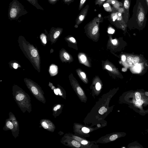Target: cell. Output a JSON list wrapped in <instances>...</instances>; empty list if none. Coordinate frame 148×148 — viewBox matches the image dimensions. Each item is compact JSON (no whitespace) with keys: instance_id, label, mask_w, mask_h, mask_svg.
<instances>
[{"instance_id":"cell-1","label":"cell","mask_w":148,"mask_h":148,"mask_svg":"<svg viewBox=\"0 0 148 148\" xmlns=\"http://www.w3.org/2000/svg\"><path fill=\"white\" fill-rule=\"evenodd\" d=\"M148 12V8L144 0H136L132 16L126 24L127 27L130 29L143 30L146 25Z\"/></svg>"},{"instance_id":"cell-2","label":"cell","mask_w":148,"mask_h":148,"mask_svg":"<svg viewBox=\"0 0 148 148\" xmlns=\"http://www.w3.org/2000/svg\"><path fill=\"white\" fill-rule=\"evenodd\" d=\"M28 12L24 5L17 0H13L9 4L8 16L11 21L17 20Z\"/></svg>"},{"instance_id":"cell-3","label":"cell","mask_w":148,"mask_h":148,"mask_svg":"<svg viewBox=\"0 0 148 148\" xmlns=\"http://www.w3.org/2000/svg\"><path fill=\"white\" fill-rule=\"evenodd\" d=\"M108 20L112 23H118L121 28L125 29L127 25L124 19L123 14L113 7V11L108 16Z\"/></svg>"},{"instance_id":"cell-4","label":"cell","mask_w":148,"mask_h":148,"mask_svg":"<svg viewBox=\"0 0 148 148\" xmlns=\"http://www.w3.org/2000/svg\"><path fill=\"white\" fill-rule=\"evenodd\" d=\"M27 47L28 48L27 49L28 50H27V52L28 53V56L30 57V59H32V60H33V63L35 62L36 66L37 67H38L39 66V58L37 51L33 45H28Z\"/></svg>"},{"instance_id":"cell-5","label":"cell","mask_w":148,"mask_h":148,"mask_svg":"<svg viewBox=\"0 0 148 148\" xmlns=\"http://www.w3.org/2000/svg\"><path fill=\"white\" fill-rule=\"evenodd\" d=\"M89 8V5L88 4H87L82 9L76 19V24L75 25V27H78V25L85 19L87 15Z\"/></svg>"},{"instance_id":"cell-6","label":"cell","mask_w":148,"mask_h":148,"mask_svg":"<svg viewBox=\"0 0 148 148\" xmlns=\"http://www.w3.org/2000/svg\"><path fill=\"white\" fill-rule=\"evenodd\" d=\"M121 2L122 3L123 7L124 10L123 16L125 22L127 24L130 18V8L131 0H122Z\"/></svg>"},{"instance_id":"cell-7","label":"cell","mask_w":148,"mask_h":148,"mask_svg":"<svg viewBox=\"0 0 148 148\" xmlns=\"http://www.w3.org/2000/svg\"><path fill=\"white\" fill-rule=\"evenodd\" d=\"M133 64L136 65L138 64L142 63L145 61L143 58L138 55H133Z\"/></svg>"},{"instance_id":"cell-8","label":"cell","mask_w":148,"mask_h":148,"mask_svg":"<svg viewBox=\"0 0 148 148\" xmlns=\"http://www.w3.org/2000/svg\"><path fill=\"white\" fill-rule=\"evenodd\" d=\"M37 9L44 10V9L38 3V0H26Z\"/></svg>"},{"instance_id":"cell-9","label":"cell","mask_w":148,"mask_h":148,"mask_svg":"<svg viewBox=\"0 0 148 148\" xmlns=\"http://www.w3.org/2000/svg\"><path fill=\"white\" fill-rule=\"evenodd\" d=\"M104 10L107 12H111L113 11V7L107 2H105L103 5Z\"/></svg>"},{"instance_id":"cell-10","label":"cell","mask_w":148,"mask_h":148,"mask_svg":"<svg viewBox=\"0 0 148 148\" xmlns=\"http://www.w3.org/2000/svg\"><path fill=\"white\" fill-rule=\"evenodd\" d=\"M126 61L129 65H132L133 64V55L128 54L127 57Z\"/></svg>"},{"instance_id":"cell-11","label":"cell","mask_w":148,"mask_h":148,"mask_svg":"<svg viewBox=\"0 0 148 148\" xmlns=\"http://www.w3.org/2000/svg\"><path fill=\"white\" fill-rule=\"evenodd\" d=\"M107 0H95V5H98L100 6L103 5V3L106 2Z\"/></svg>"},{"instance_id":"cell-12","label":"cell","mask_w":148,"mask_h":148,"mask_svg":"<svg viewBox=\"0 0 148 148\" xmlns=\"http://www.w3.org/2000/svg\"><path fill=\"white\" fill-rule=\"evenodd\" d=\"M86 1V0H80L78 8L79 10H81L82 8Z\"/></svg>"},{"instance_id":"cell-13","label":"cell","mask_w":148,"mask_h":148,"mask_svg":"<svg viewBox=\"0 0 148 148\" xmlns=\"http://www.w3.org/2000/svg\"><path fill=\"white\" fill-rule=\"evenodd\" d=\"M135 97L136 101H139L141 99V95L139 92H136L135 93Z\"/></svg>"},{"instance_id":"cell-14","label":"cell","mask_w":148,"mask_h":148,"mask_svg":"<svg viewBox=\"0 0 148 148\" xmlns=\"http://www.w3.org/2000/svg\"><path fill=\"white\" fill-rule=\"evenodd\" d=\"M40 37L42 42L45 44L47 43L46 36L44 34H42L41 35Z\"/></svg>"},{"instance_id":"cell-15","label":"cell","mask_w":148,"mask_h":148,"mask_svg":"<svg viewBox=\"0 0 148 148\" xmlns=\"http://www.w3.org/2000/svg\"><path fill=\"white\" fill-rule=\"evenodd\" d=\"M24 97V95L22 94H19L16 97V99L18 101H21L23 99Z\"/></svg>"},{"instance_id":"cell-16","label":"cell","mask_w":148,"mask_h":148,"mask_svg":"<svg viewBox=\"0 0 148 148\" xmlns=\"http://www.w3.org/2000/svg\"><path fill=\"white\" fill-rule=\"evenodd\" d=\"M107 110V108L105 107H102L100 108L99 111V113L101 114H103L105 112H106Z\"/></svg>"},{"instance_id":"cell-17","label":"cell","mask_w":148,"mask_h":148,"mask_svg":"<svg viewBox=\"0 0 148 148\" xmlns=\"http://www.w3.org/2000/svg\"><path fill=\"white\" fill-rule=\"evenodd\" d=\"M144 101L142 99H140L139 101H136L135 102V105L137 106H141L143 103Z\"/></svg>"},{"instance_id":"cell-18","label":"cell","mask_w":148,"mask_h":148,"mask_svg":"<svg viewBox=\"0 0 148 148\" xmlns=\"http://www.w3.org/2000/svg\"><path fill=\"white\" fill-rule=\"evenodd\" d=\"M72 144L74 147L77 148L79 147L80 146V145L79 143L75 140L72 141Z\"/></svg>"},{"instance_id":"cell-19","label":"cell","mask_w":148,"mask_h":148,"mask_svg":"<svg viewBox=\"0 0 148 148\" xmlns=\"http://www.w3.org/2000/svg\"><path fill=\"white\" fill-rule=\"evenodd\" d=\"M77 91L78 94L80 96H82L84 95V92L82 88L79 87L77 88Z\"/></svg>"},{"instance_id":"cell-20","label":"cell","mask_w":148,"mask_h":148,"mask_svg":"<svg viewBox=\"0 0 148 148\" xmlns=\"http://www.w3.org/2000/svg\"><path fill=\"white\" fill-rule=\"evenodd\" d=\"M31 90L32 92L35 95H36L38 93V90L35 86H33L31 87Z\"/></svg>"},{"instance_id":"cell-21","label":"cell","mask_w":148,"mask_h":148,"mask_svg":"<svg viewBox=\"0 0 148 148\" xmlns=\"http://www.w3.org/2000/svg\"><path fill=\"white\" fill-rule=\"evenodd\" d=\"M118 137V135L117 134H114L110 137L109 139L110 141H113L116 139Z\"/></svg>"},{"instance_id":"cell-22","label":"cell","mask_w":148,"mask_h":148,"mask_svg":"<svg viewBox=\"0 0 148 148\" xmlns=\"http://www.w3.org/2000/svg\"><path fill=\"white\" fill-rule=\"evenodd\" d=\"M6 126L8 127L10 129H12L13 127L12 123L10 121H8L6 123Z\"/></svg>"},{"instance_id":"cell-23","label":"cell","mask_w":148,"mask_h":148,"mask_svg":"<svg viewBox=\"0 0 148 148\" xmlns=\"http://www.w3.org/2000/svg\"><path fill=\"white\" fill-rule=\"evenodd\" d=\"M63 56L64 58L67 60H69L70 59V56L69 54L66 52L63 53Z\"/></svg>"},{"instance_id":"cell-24","label":"cell","mask_w":148,"mask_h":148,"mask_svg":"<svg viewBox=\"0 0 148 148\" xmlns=\"http://www.w3.org/2000/svg\"><path fill=\"white\" fill-rule=\"evenodd\" d=\"M50 71L51 73H55L56 71V69L55 66H51Z\"/></svg>"},{"instance_id":"cell-25","label":"cell","mask_w":148,"mask_h":148,"mask_svg":"<svg viewBox=\"0 0 148 148\" xmlns=\"http://www.w3.org/2000/svg\"><path fill=\"white\" fill-rule=\"evenodd\" d=\"M80 58L82 61L83 62H85L86 60V57L84 55H82L80 56Z\"/></svg>"},{"instance_id":"cell-26","label":"cell","mask_w":148,"mask_h":148,"mask_svg":"<svg viewBox=\"0 0 148 148\" xmlns=\"http://www.w3.org/2000/svg\"><path fill=\"white\" fill-rule=\"evenodd\" d=\"M82 131L84 133H88L90 131L89 129L86 127H83L82 128Z\"/></svg>"},{"instance_id":"cell-27","label":"cell","mask_w":148,"mask_h":148,"mask_svg":"<svg viewBox=\"0 0 148 148\" xmlns=\"http://www.w3.org/2000/svg\"><path fill=\"white\" fill-rule=\"evenodd\" d=\"M41 125L43 128L47 129L48 128V125L45 122H43L41 123Z\"/></svg>"},{"instance_id":"cell-28","label":"cell","mask_w":148,"mask_h":148,"mask_svg":"<svg viewBox=\"0 0 148 148\" xmlns=\"http://www.w3.org/2000/svg\"><path fill=\"white\" fill-rule=\"evenodd\" d=\"M65 4L69 5L74 0H62Z\"/></svg>"},{"instance_id":"cell-29","label":"cell","mask_w":148,"mask_h":148,"mask_svg":"<svg viewBox=\"0 0 148 148\" xmlns=\"http://www.w3.org/2000/svg\"><path fill=\"white\" fill-rule=\"evenodd\" d=\"M96 88L97 90H100L101 88V86L100 83L99 82H97L96 84Z\"/></svg>"},{"instance_id":"cell-30","label":"cell","mask_w":148,"mask_h":148,"mask_svg":"<svg viewBox=\"0 0 148 148\" xmlns=\"http://www.w3.org/2000/svg\"><path fill=\"white\" fill-rule=\"evenodd\" d=\"M58 1V0H48L49 2L52 5L55 4Z\"/></svg>"},{"instance_id":"cell-31","label":"cell","mask_w":148,"mask_h":148,"mask_svg":"<svg viewBox=\"0 0 148 148\" xmlns=\"http://www.w3.org/2000/svg\"><path fill=\"white\" fill-rule=\"evenodd\" d=\"M108 32L109 34H113L114 32V30L112 28H110L108 29Z\"/></svg>"},{"instance_id":"cell-32","label":"cell","mask_w":148,"mask_h":148,"mask_svg":"<svg viewBox=\"0 0 148 148\" xmlns=\"http://www.w3.org/2000/svg\"><path fill=\"white\" fill-rule=\"evenodd\" d=\"M61 107V106L60 105H58L54 107L53 108V110L54 111H56L58 109H59Z\"/></svg>"},{"instance_id":"cell-33","label":"cell","mask_w":148,"mask_h":148,"mask_svg":"<svg viewBox=\"0 0 148 148\" xmlns=\"http://www.w3.org/2000/svg\"><path fill=\"white\" fill-rule=\"evenodd\" d=\"M106 69L110 71H112V68L109 65H106Z\"/></svg>"},{"instance_id":"cell-34","label":"cell","mask_w":148,"mask_h":148,"mask_svg":"<svg viewBox=\"0 0 148 148\" xmlns=\"http://www.w3.org/2000/svg\"><path fill=\"white\" fill-rule=\"evenodd\" d=\"M80 74L82 77L84 78H85L86 77V75L83 72H81L80 73Z\"/></svg>"},{"instance_id":"cell-35","label":"cell","mask_w":148,"mask_h":148,"mask_svg":"<svg viewBox=\"0 0 148 148\" xmlns=\"http://www.w3.org/2000/svg\"><path fill=\"white\" fill-rule=\"evenodd\" d=\"M112 42L113 44L114 45H116L117 43V41L116 39L112 40Z\"/></svg>"},{"instance_id":"cell-36","label":"cell","mask_w":148,"mask_h":148,"mask_svg":"<svg viewBox=\"0 0 148 148\" xmlns=\"http://www.w3.org/2000/svg\"><path fill=\"white\" fill-rule=\"evenodd\" d=\"M122 60L123 62H124L125 61L126 59V57L125 56L123 55L121 57Z\"/></svg>"},{"instance_id":"cell-37","label":"cell","mask_w":148,"mask_h":148,"mask_svg":"<svg viewBox=\"0 0 148 148\" xmlns=\"http://www.w3.org/2000/svg\"><path fill=\"white\" fill-rule=\"evenodd\" d=\"M88 142L87 141L83 140L81 142L82 144L83 145H86L88 143Z\"/></svg>"},{"instance_id":"cell-38","label":"cell","mask_w":148,"mask_h":148,"mask_svg":"<svg viewBox=\"0 0 148 148\" xmlns=\"http://www.w3.org/2000/svg\"><path fill=\"white\" fill-rule=\"evenodd\" d=\"M18 65L16 63H14L13 64V67L15 69H17Z\"/></svg>"},{"instance_id":"cell-39","label":"cell","mask_w":148,"mask_h":148,"mask_svg":"<svg viewBox=\"0 0 148 148\" xmlns=\"http://www.w3.org/2000/svg\"><path fill=\"white\" fill-rule=\"evenodd\" d=\"M70 40L73 42H75V40L73 37H71L70 38Z\"/></svg>"},{"instance_id":"cell-40","label":"cell","mask_w":148,"mask_h":148,"mask_svg":"<svg viewBox=\"0 0 148 148\" xmlns=\"http://www.w3.org/2000/svg\"><path fill=\"white\" fill-rule=\"evenodd\" d=\"M56 90L60 95H62V94L61 93L60 90L59 89L57 88Z\"/></svg>"},{"instance_id":"cell-41","label":"cell","mask_w":148,"mask_h":148,"mask_svg":"<svg viewBox=\"0 0 148 148\" xmlns=\"http://www.w3.org/2000/svg\"><path fill=\"white\" fill-rule=\"evenodd\" d=\"M54 91L55 94H56L57 95H58V93L56 89H54Z\"/></svg>"},{"instance_id":"cell-42","label":"cell","mask_w":148,"mask_h":148,"mask_svg":"<svg viewBox=\"0 0 148 148\" xmlns=\"http://www.w3.org/2000/svg\"><path fill=\"white\" fill-rule=\"evenodd\" d=\"M144 1L148 8V0H144Z\"/></svg>"},{"instance_id":"cell-43","label":"cell","mask_w":148,"mask_h":148,"mask_svg":"<svg viewBox=\"0 0 148 148\" xmlns=\"http://www.w3.org/2000/svg\"><path fill=\"white\" fill-rule=\"evenodd\" d=\"M145 95L148 97V92H145Z\"/></svg>"}]
</instances>
